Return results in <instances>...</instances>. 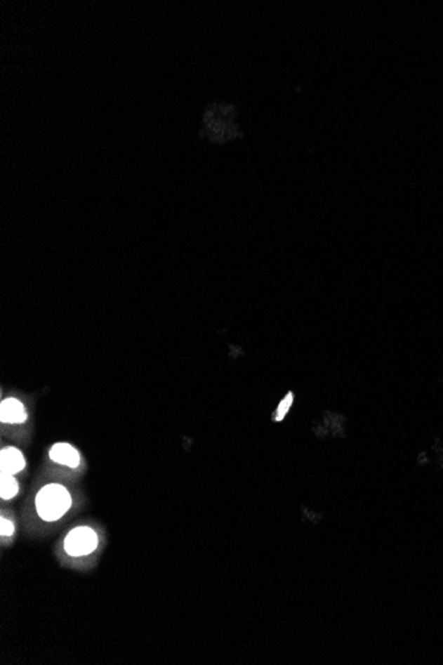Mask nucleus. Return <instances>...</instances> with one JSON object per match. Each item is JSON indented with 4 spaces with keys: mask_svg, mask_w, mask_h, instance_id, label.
<instances>
[{
    "mask_svg": "<svg viewBox=\"0 0 443 665\" xmlns=\"http://www.w3.org/2000/svg\"><path fill=\"white\" fill-rule=\"evenodd\" d=\"M35 506L41 520L56 522L72 508V496L68 489L62 485H46L37 492Z\"/></svg>",
    "mask_w": 443,
    "mask_h": 665,
    "instance_id": "1",
    "label": "nucleus"
},
{
    "mask_svg": "<svg viewBox=\"0 0 443 665\" xmlns=\"http://www.w3.org/2000/svg\"><path fill=\"white\" fill-rule=\"evenodd\" d=\"M98 535L89 526H77L67 534L64 550L70 557H86L96 551Z\"/></svg>",
    "mask_w": 443,
    "mask_h": 665,
    "instance_id": "2",
    "label": "nucleus"
},
{
    "mask_svg": "<svg viewBox=\"0 0 443 665\" xmlns=\"http://www.w3.org/2000/svg\"><path fill=\"white\" fill-rule=\"evenodd\" d=\"M49 459L67 468L76 469L80 466L81 457L79 450L68 442H58L49 449Z\"/></svg>",
    "mask_w": 443,
    "mask_h": 665,
    "instance_id": "3",
    "label": "nucleus"
},
{
    "mask_svg": "<svg viewBox=\"0 0 443 665\" xmlns=\"http://www.w3.org/2000/svg\"><path fill=\"white\" fill-rule=\"evenodd\" d=\"M28 414L25 404L19 399L7 397L0 404V421L3 423H23L27 421Z\"/></svg>",
    "mask_w": 443,
    "mask_h": 665,
    "instance_id": "4",
    "label": "nucleus"
},
{
    "mask_svg": "<svg viewBox=\"0 0 443 665\" xmlns=\"http://www.w3.org/2000/svg\"><path fill=\"white\" fill-rule=\"evenodd\" d=\"M25 454L19 448L15 447H6L1 449L0 452V470L10 474H18V473L25 470Z\"/></svg>",
    "mask_w": 443,
    "mask_h": 665,
    "instance_id": "5",
    "label": "nucleus"
},
{
    "mask_svg": "<svg viewBox=\"0 0 443 665\" xmlns=\"http://www.w3.org/2000/svg\"><path fill=\"white\" fill-rule=\"evenodd\" d=\"M19 482L13 474L0 473V496L1 499L10 501L19 494Z\"/></svg>",
    "mask_w": 443,
    "mask_h": 665,
    "instance_id": "6",
    "label": "nucleus"
},
{
    "mask_svg": "<svg viewBox=\"0 0 443 665\" xmlns=\"http://www.w3.org/2000/svg\"><path fill=\"white\" fill-rule=\"evenodd\" d=\"M293 402H295V393H293L292 390H288L287 395L279 401V404H277V407H276L275 413L272 414V420H274L275 423L284 421V419L287 417L288 413L291 411V408L293 407Z\"/></svg>",
    "mask_w": 443,
    "mask_h": 665,
    "instance_id": "7",
    "label": "nucleus"
},
{
    "mask_svg": "<svg viewBox=\"0 0 443 665\" xmlns=\"http://www.w3.org/2000/svg\"><path fill=\"white\" fill-rule=\"evenodd\" d=\"M15 532V525L11 520L1 517L0 520V534L1 536H13Z\"/></svg>",
    "mask_w": 443,
    "mask_h": 665,
    "instance_id": "8",
    "label": "nucleus"
}]
</instances>
